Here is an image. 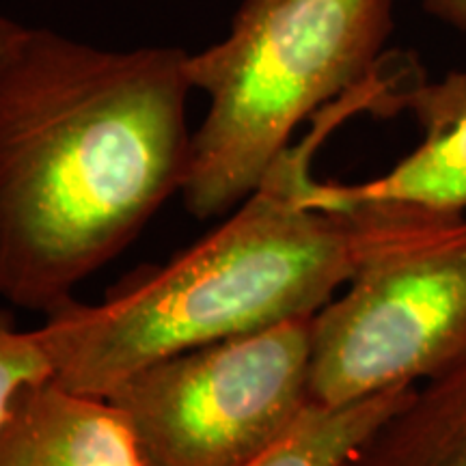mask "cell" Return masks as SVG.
<instances>
[{
    "instance_id": "8",
    "label": "cell",
    "mask_w": 466,
    "mask_h": 466,
    "mask_svg": "<svg viewBox=\"0 0 466 466\" xmlns=\"http://www.w3.org/2000/svg\"><path fill=\"white\" fill-rule=\"evenodd\" d=\"M341 466H466V357L415 387Z\"/></svg>"
},
{
    "instance_id": "7",
    "label": "cell",
    "mask_w": 466,
    "mask_h": 466,
    "mask_svg": "<svg viewBox=\"0 0 466 466\" xmlns=\"http://www.w3.org/2000/svg\"><path fill=\"white\" fill-rule=\"evenodd\" d=\"M0 466H145L130 430L106 398L55 378L17 395L0 432Z\"/></svg>"
},
{
    "instance_id": "6",
    "label": "cell",
    "mask_w": 466,
    "mask_h": 466,
    "mask_svg": "<svg viewBox=\"0 0 466 466\" xmlns=\"http://www.w3.org/2000/svg\"><path fill=\"white\" fill-rule=\"evenodd\" d=\"M441 20L466 28V0H423ZM412 106L428 127V137L393 171L357 186H307L302 201L318 209L348 203H395L434 214L464 217L466 209V76L412 91Z\"/></svg>"
},
{
    "instance_id": "1",
    "label": "cell",
    "mask_w": 466,
    "mask_h": 466,
    "mask_svg": "<svg viewBox=\"0 0 466 466\" xmlns=\"http://www.w3.org/2000/svg\"><path fill=\"white\" fill-rule=\"evenodd\" d=\"M177 48L100 50L26 28L0 66V296L46 318L182 192Z\"/></svg>"
},
{
    "instance_id": "9",
    "label": "cell",
    "mask_w": 466,
    "mask_h": 466,
    "mask_svg": "<svg viewBox=\"0 0 466 466\" xmlns=\"http://www.w3.org/2000/svg\"><path fill=\"white\" fill-rule=\"evenodd\" d=\"M415 387L389 389L341 406L311 404L281 441L244 466H341L384 419L410 398Z\"/></svg>"
},
{
    "instance_id": "11",
    "label": "cell",
    "mask_w": 466,
    "mask_h": 466,
    "mask_svg": "<svg viewBox=\"0 0 466 466\" xmlns=\"http://www.w3.org/2000/svg\"><path fill=\"white\" fill-rule=\"evenodd\" d=\"M26 26L17 25V22L9 20V17L0 15V66L7 61V56L14 52V48L25 37Z\"/></svg>"
},
{
    "instance_id": "2",
    "label": "cell",
    "mask_w": 466,
    "mask_h": 466,
    "mask_svg": "<svg viewBox=\"0 0 466 466\" xmlns=\"http://www.w3.org/2000/svg\"><path fill=\"white\" fill-rule=\"evenodd\" d=\"M374 106L370 86L330 102L305 141L289 145L203 240L134 272L96 305L72 300L46 318L35 330L52 378L106 398L160 359L316 316L357 270L360 227L352 212L302 201L313 151L350 115Z\"/></svg>"
},
{
    "instance_id": "5",
    "label": "cell",
    "mask_w": 466,
    "mask_h": 466,
    "mask_svg": "<svg viewBox=\"0 0 466 466\" xmlns=\"http://www.w3.org/2000/svg\"><path fill=\"white\" fill-rule=\"evenodd\" d=\"M311 319L160 359L106 395L145 466H244L313 404Z\"/></svg>"
},
{
    "instance_id": "3",
    "label": "cell",
    "mask_w": 466,
    "mask_h": 466,
    "mask_svg": "<svg viewBox=\"0 0 466 466\" xmlns=\"http://www.w3.org/2000/svg\"><path fill=\"white\" fill-rule=\"evenodd\" d=\"M391 31L393 0H244L223 42L186 61L209 100L182 186L192 217L253 195L302 119L378 72Z\"/></svg>"
},
{
    "instance_id": "4",
    "label": "cell",
    "mask_w": 466,
    "mask_h": 466,
    "mask_svg": "<svg viewBox=\"0 0 466 466\" xmlns=\"http://www.w3.org/2000/svg\"><path fill=\"white\" fill-rule=\"evenodd\" d=\"M360 253L348 289L311 319V401L415 387L466 357V217L348 203Z\"/></svg>"
},
{
    "instance_id": "10",
    "label": "cell",
    "mask_w": 466,
    "mask_h": 466,
    "mask_svg": "<svg viewBox=\"0 0 466 466\" xmlns=\"http://www.w3.org/2000/svg\"><path fill=\"white\" fill-rule=\"evenodd\" d=\"M48 376L50 363L37 330H22L7 309H0V432L22 389Z\"/></svg>"
}]
</instances>
